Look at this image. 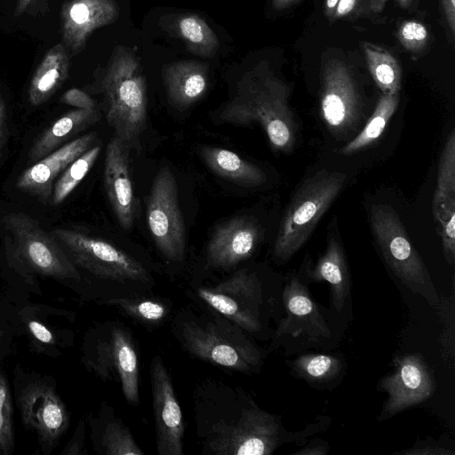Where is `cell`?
Wrapping results in <instances>:
<instances>
[{"mask_svg":"<svg viewBox=\"0 0 455 455\" xmlns=\"http://www.w3.org/2000/svg\"><path fill=\"white\" fill-rule=\"evenodd\" d=\"M194 400L204 453L269 455L284 443L311 434L310 428L287 432L278 416L260 409L242 388L226 383H204Z\"/></svg>","mask_w":455,"mask_h":455,"instance_id":"1","label":"cell"},{"mask_svg":"<svg viewBox=\"0 0 455 455\" xmlns=\"http://www.w3.org/2000/svg\"><path fill=\"white\" fill-rule=\"evenodd\" d=\"M290 90L268 71H254L238 84L236 92L218 115L226 124H259L275 151L289 152L296 140V123L289 107Z\"/></svg>","mask_w":455,"mask_h":455,"instance_id":"2","label":"cell"},{"mask_svg":"<svg viewBox=\"0 0 455 455\" xmlns=\"http://www.w3.org/2000/svg\"><path fill=\"white\" fill-rule=\"evenodd\" d=\"M101 88L106 119L115 137L129 149L137 147L147 123V84L139 60L130 49H115Z\"/></svg>","mask_w":455,"mask_h":455,"instance_id":"3","label":"cell"},{"mask_svg":"<svg viewBox=\"0 0 455 455\" xmlns=\"http://www.w3.org/2000/svg\"><path fill=\"white\" fill-rule=\"evenodd\" d=\"M238 325L224 316L180 320L176 334L181 346L204 362L250 374L259 369L264 355Z\"/></svg>","mask_w":455,"mask_h":455,"instance_id":"4","label":"cell"},{"mask_svg":"<svg viewBox=\"0 0 455 455\" xmlns=\"http://www.w3.org/2000/svg\"><path fill=\"white\" fill-rule=\"evenodd\" d=\"M346 181L345 173L323 169L299 185L286 208L275 240L273 252L277 260L287 261L304 245Z\"/></svg>","mask_w":455,"mask_h":455,"instance_id":"5","label":"cell"},{"mask_svg":"<svg viewBox=\"0 0 455 455\" xmlns=\"http://www.w3.org/2000/svg\"><path fill=\"white\" fill-rule=\"evenodd\" d=\"M370 220L377 244L395 277L411 292L437 307L440 299L427 267L395 211L388 204H372Z\"/></svg>","mask_w":455,"mask_h":455,"instance_id":"6","label":"cell"},{"mask_svg":"<svg viewBox=\"0 0 455 455\" xmlns=\"http://www.w3.org/2000/svg\"><path fill=\"white\" fill-rule=\"evenodd\" d=\"M2 223L9 251L24 267L60 280L80 278L76 266L36 220L24 213L12 212Z\"/></svg>","mask_w":455,"mask_h":455,"instance_id":"7","label":"cell"},{"mask_svg":"<svg viewBox=\"0 0 455 455\" xmlns=\"http://www.w3.org/2000/svg\"><path fill=\"white\" fill-rule=\"evenodd\" d=\"M84 362L100 379L118 380L129 403H140L138 352L124 326L118 323L104 325L89 346Z\"/></svg>","mask_w":455,"mask_h":455,"instance_id":"8","label":"cell"},{"mask_svg":"<svg viewBox=\"0 0 455 455\" xmlns=\"http://www.w3.org/2000/svg\"><path fill=\"white\" fill-rule=\"evenodd\" d=\"M52 235L76 266L97 277L119 282L148 280L140 262L104 240L67 228H56Z\"/></svg>","mask_w":455,"mask_h":455,"instance_id":"9","label":"cell"},{"mask_svg":"<svg viewBox=\"0 0 455 455\" xmlns=\"http://www.w3.org/2000/svg\"><path fill=\"white\" fill-rule=\"evenodd\" d=\"M148 225L159 251L168 259L181 261L185 256L186 235L178 200V187L169 167L156 173L149 192Z\"/></svg>","mask_w":455,"mask_h":455,"instance_id":"10","label":"cell"},{"mask_svg":"<svg viewBox=\"0 0 455 455\" xmlns=\"http://www.w3.org/2000/svg\"><path fill=\"white\" fill-rule=\"evenodd\" d=\"M196 292L211 308L243 331H260L263 290L253 271L240 269L214 286L198 288Z\"/></svg>","mask_w":455,"mask_h":455,"instance_id":"11","label":"cell"},{"mask_svg":"<svg viewBox=\"0 0 455 455\" xmlns=\"http://www.w3.org/2000/svg\"><path fill=\"white\" fill-rule=\"evenodd\" d=\"M321 116L335 137L353 131L361 116L357 86L348 67L337 59L329 60L322 69Z\"/></svg>","mask_w":455,"mask_h":455,"instance_id":"12","label":"cell"},{"mask_svg":"<svg viewBox=\"0 0 455 455\" xmlns=\"http://www.w3.org/2000/svg\"><path fill=\"white\" fill-rule=\"evenodd\" d=\"M394 370L384 376L379 388L387 394L380 419L427 400L435 391L436 382L430 368L419 354H405L394 361Z\"/></svg>","mask_w":455,"mask_h":455,"instance_id":"13","label":"cell"},{"mask_svg":"<svg viewBox=\"0 0 455 455\" xmlns=\"http://www.w3.org/2000/svg\"><path fill=\"white\" fill-rule=\"evenodd\" d=\"M18 400L24 425L36 434L43 448L52 450L69 426L68 410L55 389L43 381L31 382Z\"/></svg>","mask_w":455,"mask_h":455,"instance_id":"14","label":"cell"},{"mask_svg":"<svg viewBox=\"0 0 455 455\" xmlns=\"http://www.w3.org/2000/svg\"><path fill=\"white\" fill-rule=\"evenodd\" d=\"M150 382L159 455H183L184 423L171 376L159 355L150 364Z\"/></svg>","mask_w":455,"mask_h":455,"instance_id":"15","label":"cell"},{"mask_svg":"<svg viewBox=\"0 0 455 455\" xmlns=\"http://www.w3.org/2000/svg\"><path fill=\"white\" fill-rule=\"evenodd\" d=\"M286 317L281 320L275 338H303L319 343L331 336V331L319 309L301 280L292 275L283 291Z\"/></svg>","mask_w":455,"mask_h":455,"instance_id":"16","label":"cell"},{"mask_svg":"<svg viewBox=\"0 0 455 455\" xmlns=\"http://www.w3.org/2000/svg\"><path fill=\"white\" fill-rule=\"evenodd\" d=\"M128 147L118 138L107 145L104 186L107 196L120 226L130 230L136 218V197L130 166Z\"/></svg>","mask_w":455,"mask_h":455,"instance_id":"17","label":"cell"},{"mask_svg":"<svg viewBox=\"0 0 455 455\" xmlns=\"http://www.w3.org/2000/svg\"><path fill=\"white\" fill-rule=\"evenodd\" d=\"M261 236L258 222L250 217H236L220 225L206 247L208 264L227 269L249 259Z\"/></svg>","mask_w":455,"mask_h":455,"instance_id":"18","label":"cell"},{"mask_svg":"<svg viewBox=\"0 0 455 455\" xmlns=\"http://www.w3.org/2000/svg\"><path fill=\"white\" fill-rule=\"evenodd\" d=\"M120 8L115 0H68L61 9L62 44L72 55L80 52L91 34L115 22Z\"/></svg>","mask_w":455,"mask_h":455,"instance_id":"19","label":"cell"},{"mask_svg":"<svg viewBox=\"0 0 455 455\" xmlns=\"http://www.w3.org/2000/svg\"><path fill=\"white\" fill-rule=\"evenodd\" d=\"M433 214L437 224L444 257L451 265L455 260V131L443 145L437 170L433 198Z\"/></svg>","mask_w":455,"mask_h":455,"instance_id":"20","label":"cell"},{"mask_svg":"<svg viewBox=\"0 0 455 455\" xmlns=\"http://www.w3.org/2000/svg\"><path fill=\"white\" fill-rule=\"evenodd\" d=\"M95 133H88L60 147L31 164L19 176L16 187L43 200L52 196L57 177L77 157L92 148Z\"/></svg>","mask_w":455,"mask_h":455,"instance_id":"21","label":"cell"},{"mask_svg":"<svg viewBox=\"0 0 455 455\" xmlns=\"http://www.w3.org/2000/svg\"><path fill=\"white\" fill-rule=\"evenodd\" d=\"M163 77L170 102L180 110L198 101L209 85L207 65L196 60H179L166 65Z\"/></svg>","mask_w":455,"mask_h":455,"instance_id":"22","label":"cell"},{"mask_svg":"<svg viewBox=\"0 0 455 455\" xmlns=\"http://www.w3.org/2000/svg\"><path fill=\"white\" fill-rule=\"evenodd\" d=\"M307 277L314 282L329 283L331 304L340 312L350 292V275L344 251L335 237L329 240L324 252L307 270Z\"/></svg>","mask_w":455,"mask_h":455,"instance_id":"23","label":"cell"},{"mask_svg":"<svg viewBox=\"0 0 455 455\" xmlns=\"http://www.w3.org/2000/svg\"><path fill=\"white\" fill-rule=\"evenodd\" d=\"M200 155L207 167L217 176L237 185L253 188L267 181L265 172L259 166L226 148L203 146Z\"/></svg>","mask_w":455,"mask_h":455,"instance_id":"24","label":"cell"},{"mask_svg":"<svg viewBox=\"0 0 455 455\" xmlns=\"http://www.w3.org/2000/svg\"><path fill=\"white\" fill-rule=\"evenodd\" d=\"M100 120V114L97 108H76L68 112L41 134L29 151L28 163L35 164L61 147L68 139Z\"/></svg>","mask_w":455,"mask_h":455,"instance_id":"25","label":"cell"},{"mask_svg":"<svg viewBox=\"0 0 455 455\" xmlns=\"http://www.w3.org/2000/svg\"><path fill=\"white\" fill-rule=\"evenodd\" d=\"M69 59L62 44L52 47L36 69L28 89V100L39 106L64 84L68 77Z\"/></svg>","mask_w":455,"mask_h":455,"instance_id":"26","label":"cell"},{"mask_svg":"<svg viewBox=\"0 0 455 455\" xmlns=\"http://www.w3.org/2000/svg\"><path fill=\"white\" fill-rule=\"evenodd\" d=\"M167 29L184 43L187 51L204 57L212 58L218 52L220 41L212 28L199 15L181 13L169 20Z\"/></svg>","mask_w":455,"mask_h":455,"instance_id":"27","label":"cell"},{"mask_svg":"<svg viewBox=\"0 0 455 455\" xmlns=\"http://www.w3.org/2000/svg\"><path fill=\"white\" fill-rule=\"evenodd\" d=\"M398 104L399 92L383 94L363 130L346 144L339 153L343 156H351L375 142L383 133Z\"/></svg>","mask_w":455,"mask_h":455,"instance_id":"28","label":"cell"},{"mask_svg":"<svg viewBox=\"0 0 455 455\" xmlns=\"http://www.w3.org/2000/svg\"><path fill=\"white\" fill-rule=\"evenodd\" d=\"M363 48L370 73L383 94L398 93L402 71L398 61L386 49L364 42Z\"/></svg>","mask_w":455,"mask_h":455,"instance_id":"29","label":"cell"},{"mask_svg":"<svg viewBox=\"0 0 455 455\" xmlns=\"http://www.w3.org/2000/svg\"><path fill=\"white\" fill-rule=\"evenodd\" d=\"M95 446L105 455H144L129 428L111 412L100 423Z\"/></svg>","mask_w":455,"mask_h":455,"instance_id":"30","label":"cell"},{"mask_svg":"<svg viewBox=\"0 0 455 455\" xmlns=\"http://www.w3.org/2000/svg\"><path fill=\"white\" fill-rule=\"evenodd\" d=\"M290 365L298 378L313 385L328 384L339 377L343 370L339 357L325 354H306L292 360Z\"/></svg>","mask_w":455,"mask_h":455,"instance_id":"31","label":"cell"},{"mask_svg":"<svg viewBox=\"0 0 455 455\" xmlns=\"http://www.w3.org/2000/svg\"><path fill=\"white\" fill-rule=\"evenodd\" d=\"M100 149L99 145L89 148L71 163L55 180L52 193V202L54 205L61 204L84 180L96 162Z\"/></svg>","mask_w":455,"mask_h":455,"instance_id":"32","label":"cell"},{"mask_svg":"<svg viewBox=\"0 0 455 455\" xmlns=\"http://www.w3.org/2000/svg\"><path fill=\"white\" fill-rule=\"evenodd\" d=\"M108 304L117 307L131 317L148 323H157L168 315L167 307L155 299H114Z\"/></svg>","mask_w":455,"mask_h":455,"instance_id":"33","label":"cell"},{"mask_svg":"<svg viewBox=\"0 0 455 455\" xmlns=\"http://www.w3.org/2000/svg\"><path fill=\"white\" fill-rule=\"evenodd\" d=\"M14 448L12 429V407L10 390L4 377L0 373V451L4 455L12 453Z\"/></svg>","mask_w":455,"mask_h":455,"instance_id":"34","label":"cell"},{"mask_svg":"<svg viewBox=\"0 0 455 455\" xmlns=\"http://www.w3.org/2000/svg\"><path fill=\"white\" fill-rule=\"evenodd\" d=\"M397 36L401 44L405 49L417 52L426 45L428 32L420 22L408 20L400 26Z\"/></svg>","mask_w":455,"mask_h":455,"instance_id":"35","label":"cell"},{"mask_svg":"<svg viewBox=\"0 0 455 455\" xmlns=\"http://www.w3.org/2000/svg\"><path fill=\"white\" fill-rule=\"evenodd\" d=\"M26 326L31 339L43 348H50L56 344V339L50 329L37 319H27Z\"/></svg>","mask_w":455,"mask_h":455,"instance_id":"36","label":"cell"},{"mask_svg":"<svg viewBox=\"0 0 455 455\" xmlns=\"http://www.w3.org/2000/svg\"><path fill=\"white\" fill-rule=\"evenodd\" d=\"M60 101L79 109L96 108L95 101L86 92L77 88H72L64 92Z\"/></svg>","mask_w":455,"mask_h":455,"instance_id":"37","label":"cell"},{"mask_svg":"<svg viewBox=\"0 0 455 455\" xmlns=\"http://www.w3.org/2000/svg\"><path fill=\"white\" fill-rule=\"evenodd\" d=\"M84 421L81 420L77 425L76 432L70 442L65 447V449L60 452V454L65 455H80L84 454Z\"/></svg>","mask_w":455,"mask_h":455,"instance_id":"38","label":"cell"},{"mask_svg":"<svg viewBox=\"0 0 455 455\" xmlns=\"http://www.w3.org/2000/svg\"><path fill=\"white\" fill-rule=\"evenodd\" d=\"M9 130L7 124V116L4 103L0 95V161L3 158V155L8 142Z\"/></svg>","mask_w":455,"mask_h":455,"instance_id":"39","label":"cell"},{"mask_svg":"<svg viewBox=\"0 0 455 455\" xmlns=\"http://www.w3.org/2000/svg\"><path fill=\"white\" fill-rule=\"evenodd\" d=\"M447 28L453 38L455 35V0H439Z\"/></svg>","mask_w":455,"mask_h":455,"instance_id":"40","label":"cell"},{"mask_svg":"<svg viewBox=\"0 0 455 455\" xmlns=\"http://www.w3.org/2000/svg\"><path fill=\"white\" fill-rule=\"evenodd\" d=\"M454 453L452 451L438 447L409 449L399 452V454L404 455H454Z\"/></svg>","mask_w":455,"mask_h":455,"instance_id":"41","label":"cell"},{"mask_svg":"<svg viewBox=\"0 0 455 455\" xmlns=\"http://www.w3.org/2000/svg\"><path fill=\"white\" fill-rule=\"evenodd\" d=\"M326 443L320 441L311 442L307 446L300 451H295V455H325L328 452Z\"/></svg>","mask_w":455,"mask_h":455,"instance_id":"42","label":"cell"},{"mask_svg":"<svg viewBox=\"0 0 455 455\" xmlns=\"http://www.w3.org/2000/svg\"><path fill=\"white\" fill-rule=\"evenodd\" d=\"M356 2L357 0H339L336 6L333 18H341L349 14L355 8Z\"/></svg>","mask_w":455,"mask_h":455,"instance_id":"43","label":"cell"},{"mask_svg":"<svg viewBox=\"0 0 455 455\" xmlns=\"http://www.w3.org/2000/svg\"><path fill=\"white\" fill-rule=\"evenodd\" d=\"M300 0H272V6L275 10H283L299 3Z\"/></svg>","mask_w":455,"mask_h":455,"instance_id":"44","label":"cell"},{"mask_svg":"<svg viewBox=\"0 0 455 455\" xmlns=\"http://www.w3.org/2000/svg\"><path fill=\"white\" fill-rule=\"evenodd\" d=\"M339 0H326L325 2V12L328 17H332Z\"/></svg>","mask_w":455,"mask_h":455,"instance_id":"45","label":"cell"},{"mask_svg":"<svg viewBox=\"0 0 455 455\" xmlns=\"http://www.w3.org/2000/svg\"><path fill=\"white\" fill-rule=\"evenodd\" d=\"M32 0H19L17 8H16V14L20 15L21 14L28 6V4L31 3Z\"/></svg>","mask_w":455,"mask_h":455,"instance_id":"46","label":"cell"},{"mask_svg":"<svg viewBox=\"0 0 455 455\" xmlns=\"http://www.w3.org/2000/svg\"><path fill=\"white\" fill-rule=\"evenodd\" d=\"M398 4L403 8V9H407L410 7V5L412 3V0H396Z\"/></svg>","mask_w":455,"mask_h":455,"instance_id":"47","label":"cell"},{"mask_svg":"<svg viewBox=\"0 0 455 455\" xmlns=\"http://www.w3.org/2000/svg\"><path fill=\"white\" fill-rule=\"evenodd\" d=\"M1 339H2V331L0 330V341H1Z\"/></svg>","mask_w":455,"mask_h":455,"instance_id":"48","label":"cell"}]
</instances>
